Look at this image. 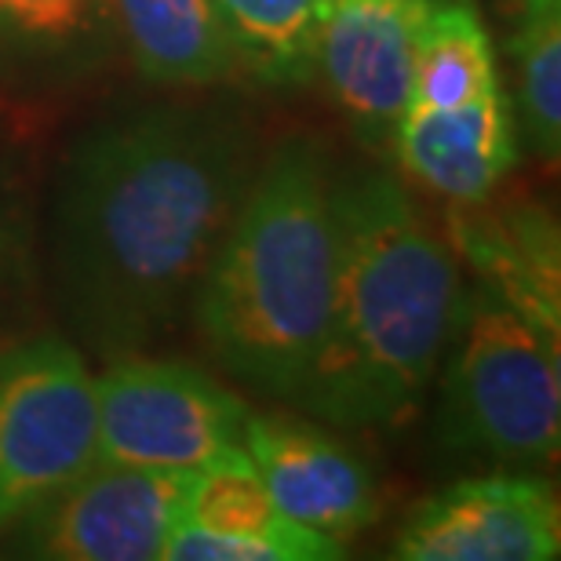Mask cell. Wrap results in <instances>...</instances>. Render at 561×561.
Instances as JSON below:
<instances>
[{"label":"cell","instance_id":"6da1fadb","mask_svg":"<svg viewBox=\"0 0 561 561\" xmlns=\"http://www.w3.org/2000/svg\"><path fill=\"white\" fill-rule=\"evenodd\" d=\"M255 175L227 106H142L70 146L55 179L51 271L66 321L103 357L179 324Z\"/></svg>","mask_w":561,"mask_h":561},{"label":"cell","instance_id":"7a4b0ae2","mask_svg":"<svg viewBox=\"0 0 561 561\" xmlns=\"http://www.w3.org/2000/svg\"><path fill=\"white\" fill-rule=\"evenodd\" d=\"M329 324L299 405L340 426L420 412L453 332L463 277L394 175L335 179Z\"/></svg>","mask_w":561,"mask_h":561},{"label":"cell","instance_id":"3957f363","mask_svg":"<svg viewBox=\"0 0 561 561\" xmlns=\"http://www.w3.org/2000/svg\"><path fill=\"white\" fill-rule=\"evenodd\" d=\"M332 186V164L318 142H280L255 168L194 291L190 310L211 357L271 398L299 401L329 324Z\"/></svg>","mask_w":561,"mask_h":561},{"label":"cell","instance_id":"277c9868","mask_svg":"<svg viewBox=\"0 0 561 561\" xmlns=\"http://www.w3.org/2000/svg\"><path fill=\"white\" fill-rule=\"evenodd\" d=\"M437 394V434L456 453L554 463L561 448L558 335L478 285L459 296Z\"/></svg>","mask_w":561,"mask_h":561},{"label":"cell","instance_id":"5b68a950","mask_svg":"<svg viewBox=\"0 0 561 561\" xmlns=\"http://www.w3.org/2000/svg\"><path fill=\"white\" fill-rule=\"evenodd\" d=\"M99 463V401L84 357L62 335L0 354V529Z\"/></svg>","mask_w":561,"mask_h":561},{"label":"cell","instance_id":"8992f818","mask_svg":"<svg viewBox=\"0 0 561 561\" xmlns=\"http://www.w3.org/2000/svg\"><path fill=\"white\" fill-rule=\"evenodd\" d=\"M99 459L125 467L201 470L241 445L244 401L179 357L121 354L95 379Z\"/></svg>","mask_w":561,"mask_h":561},{"label":"cell","instance_id":"52a82bcc","mask_svg":"<svg viewBox=\"0 0 561 561\" xmlns=\"http://www.w3.org/2000/svg\"><path fill=\"white\" fill-rule=\"evenodd\" d=\"M197 470L99 463L26 518V554L51 561H153L186 518Z\"/></svg>","mask_w":561,"mask_h":561},{"label":"cell","instance_id":"ba28073f","mask_svg":"<svg viewBox=\"0 0 561 561\" xmlns=\"http://www.w3.org/2000/svg\"><path fill=\"white\" fill-rule=\"evenodd\" d=\"M390 554L405 561H554L561 554L558 496L533 474L463 478L412 507Z\"/></svg>","mask_w":561,"mask_h":561},{"label":"cell","instance_id":"9c48e42d","mask_svg":"<svg viewBox=\"0 0 561 561\" xmlns=\"http://www.w3.org/2000/svg\"><path fill=\"white\" fill-rule=\"evenodd\" d=\"M426 0H324L313 73L365 142L394 136L412 99V48Z\"/></svg>","mask_w":561,"mask_h":561},{"label":"cell","instance_id":"30bf717a","mask_svg":"<svg viewBox=\"0 0 561 561\" xmlns=\"http://www.w3.org/2000/svg\"><path fill=\"white\" fill-rule=\"evenodd\" d=\"M241 445L271 500L307 529L346 543L383 514V489L373 467L318 426L249 412Z\"/></svg>","mask_w":561,"mask_h":561},{"label":"cell","instance_id":"8fae6325","mask_svg":"<svg viewBox=\"0 0 561 561\" xmlns=\"http://www.w3.org/2000/svg\"><path fill=\"white\" fill-rule=\"evenodd\" d=\"M164 561H335L343 543L291 522L266 492L244 445L197 470L186 518L168 536Z\"/></svg>","mask_w":561,"mask_h":561},{"label":"cell","instance_id":"7c38bea8","mask_svg":"<svg viewBox=\"0 0 561 561\" xmlns=\"http://www.w3.org/2000/svg\"><path fill=\"white\" fill-rule=\"evenodd\" d=\"M394 153L409 179L453 205H485L518 164V128L503 92L456 110H405Z\"/></svg>","mask_w":561,"mask_h":561},{"label":"cell","instance_id":"4fadbf2b","mask_svg":"<svg viewBox=\"0 0 561 561\" xmlns=\"http://www.w3.org/2000/svg\"><path fill=\"white\" fill-rule=\"evenodd\" d=\"M453 244L474 263L481 285L507 299L514 310L558 335L561 324V260L558 230L543 208H507L474 216L453 205Z\"/></svg>","mask_w":561,"mask_h":561},{"label":"cell","instance_id":"5bb4252c","mask_svg":"<svg viewBox=\"0 0 561 561\" xmlns=\"http://www.w3.org/2000/svg\"><path fill=\"white\" fill-rule=\"evenodd\" d=\"M131 62L153 84L205 88L238 73V55L211 0H110Z\"/></svg>","mask_w":561,"mask_h":561},{"label":"cell","instance_id":"9a60e30c","mask_svg":"<svg viewBox=\"0 0 561 561\" xmlns=\"http://www.w3.org/2000/svg\"><path fill=\"white\" fill-rule=\"evenodd\" d=\"M496 59L470 0H426L412 48L409 110H456L496 92Z\"/></svg>","mask_w":561,"mask_h":561},{"label":"cell","instance_id":"2e32d148","mask_svg":"<svg viewBox=\"0 0 561 561\" xmlns=\"http://www.w3.org/2000/svg\"><path fill=\"white\" fill-rule=\"evenodd\" d=\"M227 37L255 81L271 88L302 84L313 77L324 0H211Z\"/></svg>","mask_w":561,"mask_h":561},{"label":"cell","instance_id":"e0dca14e","mask_svg":"<svg viewBox=\"0 0 561 561\" xmlns=\"http://www.w3.org/2000/svg\"><path fill=\"white\" fill-rule=\"evenodd\" d=\"M518 66V117L533 150L558 161L561 150V19L558 8L525 11L511 44Z\"/></svg>","mask_w":561,"mask_h":561},{"label":"cell","instance_id":"ac0fdd59","mask_svg":"<svg viewBox=\"0 0 561 561\" xmlns=\"http://www.w3.org/2000/svg\"><path fill=\"white\" fill-rule=\"evenodd\" d=\"M106 0H0V51L51 59L77 51L103 22Z\"/></svg>","mask_w":561,"mask_h":561},{"label":"cell","instance_id":"d6986e66","mask_svg":"<svg viewBox=\"0 0 561 561\" xmlns=\"http://www.w3.org/2000/svg\"><path fill=\"white\" fill-rule=\"evenodd\" d=\"M22 238V186H19V168L11 164V157L0 150V263L15 252Z\"/></svg>","mask_w":561,"mask_h":561},{"label":"cell","instance_id":"ffe728a7","mask_svg":"<svg viewBox=\"0 0 561 561\" xmlns=\"http://www.w3.org/2000/svg\"><path fill=\"white\" fill-rule=\"evenodd\" d=\"M536 8H561V0H525V11H536Z\"/></svg>","mask_w":561,"mask_h":561}]
</instances>
